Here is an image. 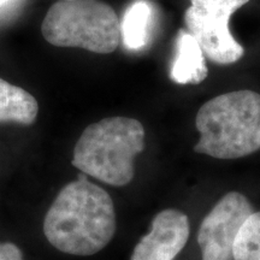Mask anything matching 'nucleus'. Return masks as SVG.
Masks as SVG:
<instances>
[{
	"mask_svg": "<svg viewBox=\"0 0 260 260\" xmlns=\"http://www.w3.org/2000/svg\"><path fill=\"white\" fill-rule=\"evenodd\" d=\"M209 75L205 54L189 31L181 29L176 38V57L170 77L177 84H199Z\"/></svg>",
	"mask_w": 260,
	"mask_h": 260,
	"instance_id": "nucleus-8",
	"label": "nucleus"
},
{
	"mask_svg": "<svg viewBox=\"0 0 260 260\" xmlns=\"http://www.w3.org/2000/svg\"><path fill=\"white\" fill-rule=\"evenodd\" d=\"M86 176L80 175L59 191L44 220L47 241L71 255L95 254L109 245L116 233L111 197Z\"/></svg>",
	"mask_w": 260,
	"mask_h": 260,
	"instance_id": "nucleus-1",
	"label": "nucleus"
},
{
	"mask_svg": "<svg viewBox=\"0 0 260 260\" xmlns=\"http://www.w3.org/2000/svg\"><path fill=\"white\" fill-rule=\"evenodd\" d=\"M153 10L146 0H136L126 9L121 22V39L129 50H140L147 45Z\"/></svg>",
	"mask_w": 260,
	"mask_h": 260,
	"instance_id": "nucleus-10",
	"label": "nucleus"
},
{
	"mask_svg": "<svg viewBox=\"0 0 260 260\" xmlns=\"http://www.w3.org/2000/svg\"><path fill=\"white\" fill-rule=\"evenodd\" d=\"M184 12L188 31L199 42L207 58L220 65L236 63L245 54L230 32L229 21L249 0H190Z\"/></svg>",
	"mask_w": 260,
	"mask_h": 260,
	"instance_id": "nucleus-5",
	"label": "nucleus"
},
{
	"mask_svg": "<svg viewBox=\"0 0 260 260\" xmlns=\"http://www.w3.org/2000/svg\"><path fill=\"white\" fill-rule=\"evenodd\" d=\"M234 260H260V212H253L234 243Z\"/></svg>",
	"mask_w": 260,
	"mask_h": 260,
	"instance_id": "nucleus-11",
	"label": "nucleus"
},
{
	"mask_svg": "<svg viewBox=\"0 0 260 260\" xmlns=\"http://www.w3.org/2000/svg\"><path fill=\"white\" fill-rule=\"evenodd\" d=\"M254 212L251 203L239 191L220 199L201 222L198 243L203 260H234V243L240 229Z\"/></svg>",
	"mask_w": 260,
	"mask_h": 260,
	"instance_id": "nucleus-6",
	"label": "nucleus"
},
{
	"mask_svg": "<svg viewBox=\"0 0 260 260\" xmlns=\"http://www.w3.org/2000/svg\"><path fill=\"white\" fill-rule=\"evenodd\" d=\"M38 112V102L30 93L0 79V122L30 125Z\"/></svg>",
	"mask_w": 260,
	"mask_h": 260,
	"instance_id": "nucleus-9",
	"label": "nucleus"
},
{
	"mask_svg": "<svg viewBox=\"0 0 260 260\" xmlns=\"http://www.w3.org/2000/svg\"><path fill=\"white\" fill-rule=\"evenodd\" d=\"M45 40L59 47H81L107 54L121 41V22L111 6L100 0H59L41 25Z\"/></svg>",
	"mask_w": 260,
	"mask_h": 260,
	"instance_id": "nucleus-4",
	"label": "nucleus"
},
{
	"mask_svg": "<svg viewBox=\"0 0 260 260\" xmlns=\"http://www.w3.org/2000/svg\"><path fill=\"white\" fill-rule=\"evenodd\" d=\"M145 149V129L138 119L109 117L87 126L74 148L73 165L113 187L134 178V159Z\"/></svg>",
	"mask_w": 260,
	"mask_h": 260,
	"instance_id": "nucleus-3",
	"label": "nucleus"
},
{
	"mask_svg": "<svg viewBox=\"0 0 260 260\" xmlns=\"http://www.w3.org/2000/svg\"><path fill=\"white\" fill-rule=\"evenodd\" d=\"M195 126L200 134L197 153L217 159H237L260 149V94L236 90L205 103Z\"/></svg>",
	"mask_w": 260,
	"mask_h": 260,
	"instance_id": "nucleus-2",
	"label": "nucleus"
},
{
	"mask_svg": "<svg viewBox=\"0 0 260 260\" xmlns=\"http://www.w3.org/2000/svg\"><path fill=\"white\" fill-rule=\"evenodd\" d=\"M189 219L182 211L159 212L151 230L140 240L130 260H175L189 239Z\"/></svg>",
	"mask_w": 260,
	"mask_h": 260,
	"instance_id": "nucleus-7",
	"label": "nucleus"
},
{
	"mask_svg": "<svg viewBox=\"0 0 260 260\" xmlns=\"http://www.w3.org/2000/svg\"><path fill=\"white\" fill-rule=\"evenodd\" d=\"M0 260H24L22 251L15 243H0Z\"/></svg>",
	"mask_w": 260,
	"mask_h": 260,
	"instance_id": "nucleus-12",
	"label": "nucleus"
},
{
	"mask_svg": "<svg viewBox=\"0 0 260 260\" xmlns=\"http://www.w3.org/2000/svg\"><path fill=\"white\" fill-rule=\"evenodd\" d=\"M10 0H0V6H3L4 4H6V3H9Z\"/></svg>",
	"mask_w": 260,
	"mask_h": 260,
	"instance_id": "nucleus-13",
	"label": "nucleus"
}]
</instances>
